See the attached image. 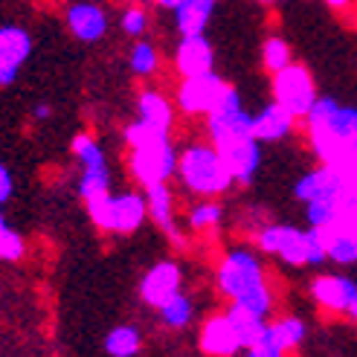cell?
Masks as SVG:
<instances>
[{
	"instance_id": "7c38bea8",
	"label": "cell",
	"mask_w": 357,
	"mask_h": 357,
	"mask_svg": "<svg viewBox=\"0 0 357 357\" xmlns=\"http://www.w3.org/2000/svg\"><path fill=\"white\" fill-rule=\"evenodd\" d=\"M215 149L224 157V163H227V169H229V174H233L236 183L247 186V183L256 181V174L261 169V142L253 134L221 142V146H215Z\"/></svg>"
},
{
	"instance_id": "4316f807",
	"label": "cell",
	"mask_w": 357,
	"mask_h": 357,
	"mask_svg": "<svg viewBox=\"0 0 357 357\" xmlns=\"http://www.w3.org/2000/svg\"><path fill=\"white\" fill-rule=\"evenodd\" d=\"M157 314H160V323H163L166 328L183 331V328L192 326V319H195V302H192V296H186L181 291V294H174L166 305H160Z\"/></svg>"
},
{
	"instance_id": "6da1fadb",
	"label": "cell",
	"mask_w": 357,
	"mask_h": 357,
	"mask_svg": "<svg viewBox=\"0 0 357 357\" xmlns=\"http://www.w3.org/2000/svg\"><path fill=\"white\" fill-rule=\"evenodd\" d=\"M305 131L319 163L357 189V108L331 96H317L305 116Z\"/></svg>"
},
{
	"instance_id": "30bf717a",
	"label": "cell",
	"mask_w": 357,
	"mask_h": 357,
	"mask_svg": "<svg viewBox=\"0 0 357 357\" xmlns=\"http://www.w3.org/2000/svg\"><path fill=\"white\" fill-rule=\"evenodd\" d=\"M181 291H183V267L174 259L154 261L139 279V299L154 311L160 305H166V302Z\"/></svg>"
},
{
	"instance_id": "7a4b0ae2",
	"label": "cell",
	"mask_w": 357,
	"mask_h": 357,
	"mask_svg": "<svg viewBox=\"0 0 357 357\" xmlns=\"http://www.w3.org/2000/svg\"><path fill=\"white\" fill-rule=\"evenodd\" d=\"M215 288L229 305L247 308L271 319L276 296H273V288L267 282V271L256 250H250V247L227 250L215 271Z\"/></svg>"
},
{
	"instance_id": "836d02e7",
	"label": "cell",
	"mask_w": 357,
	"mask_h": 357,
	"mask_svg": "<svg viewBox=\"0 0 357 357\" xmlns=\"http://www.w3.org/2000/svg\"><path fill=\"white\" fill-rule=\"evenodd\" d=\"M244 357H288V351H282L271 337L264 334V340H259V343H253V346H247L244 349Z\"/></svg>"
},
{
	"instance_id": "ffe728a7",
	"label": "cell",
	"mask_w": 357,
	"mask_h": 357,
	"mask_svg": "<svg viewBox=\"0 0 357 357\" xmlns=\"http://www.w3.org/2000/svg\"><path fill=\"white\" fill-rule=\"evenodd\" d=\"M174 114H177V108H174V102H169L166 93L154 91V87L139 91V96H137V119L149 122V125H157V128H163V131H172Z\"/></svg>"
},
{
	"instance_id": "8d00e7d4",
	"label": "cell",
	"mask_w": 357,
	"mask_h": 357,
	"mask_svg": "<svg viewBox=\"0 0 357 357\" xmlns=\"http://www.w3.org/2000/svg\"><path fill=\"white\" fill-rule=\"evenodd\" d=\"M151 3L157 6V9H166V12H174L177 6L183 3V0H151Z\"/></svg>"
},
{
	"instance_id": "8992f818",
	"label": "cell",
	"mask_w": 357,
	"mask_h": 357,
	"mask_svg": "<svg viewBox=\"0 0 357 357\" xmlns=\"http://www.w3.org/2000/svg\"><path fill=\"white\" fill-rule=\"evenodd\" d=\"M84 206L93 227L114 236H131L149 221L146 195L139 192H105L99 198L84 201Z\"/></svg>"
},
{
	"instance_id": "484cf974",
	"label": "cell",
	"mask_w": 357,
	"mask_h": 357,
	"mask_svg": "<svg viewBox=\"0 0 357 357\" xmlns=\"http://www.w3.org/2000/svg\"><path fill=\"white\" fill-rule=\"evenodd\" d=\"M326 241V259L334 264H357V233L346 229H319Z\"/></svg>"
},
{
	"instance_id": "1f68e13d",
	"label": "cell",
	"mask_w": 357,
	"mask_h": 357,
	"mask_svg": "<svg viewBox=\"0 0 357 357\" xmlns=\"http://www.w3.org/2000/svg\"><path fill=\"white\" fill-rule=\"evenodd\" d=\"M149 24H151V17H149V12L142 9L139 3H131L122 9V17H119V29L128 35V38H142V35H146V29H149Z\"/></svg>"
},
{
	"instance_id": "44dd1931",
	"label": "cell",
	"mask_w": 357,
	"mask_h": 357,
	"mask_svg": "<svg viewBox=\"0 0 357 357\" xmlns=\"http://www.w3.org/2000/svg\"><path fill=\"white\" fill-rule=\"evenodd\" d=\"M267 337L282 349V351H294L305 343L308 337V326L305 319L296 317V314H284V317H276L267 323Z\"/></svg>"
},
{
	"instance_id": "83f0119b",
	"label": "cell",
	"mask_w": 357,
	"mask_h": 357,
	"mask_svg": "<svg viewBox=\"0 0 357 357\" xmlns=\"http://www.w3.org/2000/svg\"><path fill=\"white\" fill-rule=\"evenodd\" d=\"M128 70L137 79H151L160 70V50L146 38H137L128 52Z\"/></svg>"
},
{
	"instance_id": "d6986e66",
	"label": "cell",
	"mask_w": 357,
	"mask_h": 357,
	"mask_svg": "<svg viewBox=\"0 0 357 357\" xmlns=\"http://www.w3.org/2000/svg\"><path fill=\"white\" fill-rule=\"evenodd\" d=\"M253 137L261 142H282V139H288L291 134H294V128H296V119L282 108V105H276V102H271V105H264L261 111H256L253 114Z\"/></svg>"
},
{
	"instance_id": "9a60e30c",
	"label": "cell",
	"mask_w": 357,
	"mask_h": 357,
	"mask_svg": "<svg viewBox=\"0 0 357 357\" xmlns=\"http://www.w3.org/2000/svg\"><path fill=\"white\" fill-rule=\"evenodd\" d=\"M174 70L181 73V79L212 73V70H215V47L206 38V32L204 35H181V44L174 50Z\"/></svg>"
},
{
	"instance_id": "ab89813d",
	"label": "cell",
	"mask_w": 357,
	"mask_h": 357,
	"mask_svg": "<svg viewBox=\"0 0 357 357\" xmlns=\"http://www.w3.org/2000/svg\"><path fill=\"white\" fill-rule=\"evenodd\" d=\"M256 3H261V6H273V3H282V0H256Z\"/></svg>"
},
{
	"instance_id": "52a82bcc",
	"label": "cell",
	"mask_w": 357,
	"mask_h": 357,
	"mask_svg": "<svg viewBox=\"0 0 357 357\" xmlns=\"http://www.w3.org/2000/svg\"><path fill=\"white\" fill-rule=\"evenodd\" d=\"M271 91H273V102L282 105L296 122L308 116V111L314 108V102L319 96L311 70L305 64H296V61L276 70L273 82H271Z\"/></svg>"
},
{
	"instance_id": "b9f144b4",
	"label": "cell",
	"mask_w": 357,
	"mask_h": 357,
	"mask_svg": "<svg viewBox=\"0 0 357 357\" xmlns=\"http://www.w3.org/2000/svg\"><path fill=\"white\" fill-rule=\"evenodd\" d=\"M128 3H131V0H128Z\"/></svg>"
},
{
	"instance_id": "ac0fdd59",
	"label": "cell",
	"mask_w": 357,
	"mask_h": 357,
	"mask_svg": "<svg viewBox=\"0 0 357 357\" xmlns=\"http://www.w3.org/2000/svg\"><path fill=\"white\" fill-rule=\"evenodd\" d=\"M146 195V206H149V218L163 229V233L174 241V244H183L181 238V229H177V215H174V192L169 189V183H157L142 189Z\"/></svg>"
},
{
	"instance_id": "d6a6232c",
	"label": "cell",
	"mask_w": 357,
	"mask_h": 357,
	"mask_svg": "<svg viewBox=\"0 0 357 357\" xmlns=\"http://www.w3.org/2000/svg\"><path fill=\"white\" fill-rule=\"evenodd\" d=\"M111 192V172H82L79 177V195L82 201L99 198V195Z\"/></svg>"
},
{
	"instance_id": "e575fe53",
	"label": "cell",
	"mask_w": 357,
	"mask_h": 357,
	"mask_svg": "<svg viewBox=\"0 0 357 357\" xmlns=\"http://www.w3.org/2000/svg\"><path fill=\"white\" fill-rule=\"evenodd\" d=\"M12 195H15V177L6 163H0V209L12 201Z\"/></svg>"
},
{
	"instance_id": "5bb4252c",
	"label": "cell",
	"mask_w": 357,
	"mask_h": 357,
	"mask_svg": "<svg viewBox=\"0 0 357 357\" xmlns=\"http://www.w3.org/2000/svg\"><path fill=\"white\" fill-rule=\"evenodd\" d=\"M198 349L206 357H238L244 351L238 334H236V326L229 323L227 311L204 319V326L198 331Z\"/></svg>"
},
{
	"instance_id": "e0dca14e",
	"label": "cell",
	"mask_w": 357,
	"mask_h": 357,
	"mask_svg": "<svg viewBox=\"0 0 357 357\" xmlns=\"http://www.w3.org/2000/svg\"><path fill=\"white\" fill-rule=\"evenodd\" d=\"M346 186H349V183H346L334 169H328V166L319 163L317 169L305 172V174H302L299 181H296V186H294V198H296L299 204L331 201V198H337V195H340Z\"/></svg>"
},
{
	"instance_id": "2e32d148",
	"label": "cell",
	"mask_w": 357,
	"mask_h": 357,
	"mask_svg": "<svg viewBox=\"0 0 357 357\" xmlns=\"http://www.w3.org/2000/svg\"><path fill=\"white\" fill-rule=\"evenodd\" d=\"M311 299L317 302L323 311H331V314H346L349 302L354 299L357 294V282L351 276H343V273H319L311 284Z\"/></svg>"
},
{
	"instance_id": "d590c367",
	"label": "cell",
	"mask_w": 357,
	"mask_h": 357,
	"mask_svg": "<svg viewBox=\"0 0 357 357\" xmlns=\"http://www.w3.org/2000/svg\"><path fill=\"white\" fill-rule=\"evenodd\" d=\"M52 116V105H47V102H38L32 108V119H38V122H44V119H50Z\"/></svg>"
},
{
	"instance_id": "5b68a950",
	"label": "cell",
	"mask_w": 357,
	"mask_h": 357,
	"mask_svg": "<svg viewBox=\"0 0 357 357\" xmlns=\"http://www.w3.org/2000/svg\"><path fill=\"white\" fill-rule=\"evenodd\" d=\"M256 244H259L261 253L279 259L288 267H311V264L328 261L323 233L314 227L302 229L294 224H267L259 229Z\"/></svg>"
},
{
	"instance_id": "3957f363",
	"label": "cell",
	"mask_w": 357,
	"mask_h": 357,
	"mask_svg": "<svg viewBox=\"0 0 357 357\" xmlns=\"http://www.w3.org/2000/svg\"><path fill=\"white\" fill-rule=\"evenodd\" d=\"M122 139L128 146V172L139 189L169 183L177 174V149L172 142V131L134 119L125 125Z\"/></svg>"
},
{
	"instance_id": "f546056e",
	"label": "cell",
	"mask_w": 357,
	"mask_h": 357,
	"mask_svg": "<svg viewBox=\"0 0 357 357\" xmlns=\"http://www.w3.org/2000/svg\"><path fill=\"white\" fill-rule=\"evenodd\" d=\"M294 61V50H291V44L282 38V35H271V38H264V44H261V64H264V70L267 73H276V70H282V67H288Z\"/></svg>"
},
{
	"instance_id": "ba28073f",
	"label": "cell",
	"mask_w": 357,
	"mask_h": 357,
	"mask_svg": "<svg viewBox=\"0 0 357 357\" xmlns=\"http://www.w3.org/2000/svg\"><path fill=\"white\" fill-rule=\"evenodd\" d=\"M206 134L212 146H221V142H229L236 137H250L253 134V114L244 108L241 93L236 91L233 84L224 91V96L218 99V105L212 108L206 116Z\"/></svg>"
},
{
	"instance_id": "8fae6325",
	"label": "cell",
	"mask_w": 357,
	"mask_h": 357,
	"mask_svg": "<svg viewBox=\"0 0 357 357\" xmlns=\"http://www.w3.org/2000/svg\"><path fill=\"white\" fill-rule=\"evenodd\" d=\"M32 50H35V41H32L29 29L17 26V24L0 26V87L15 84L24 64L29 61Z\"/></svg>"
},
{
	"instance_id": "f35d334b",
	"label": "cell",
	"mask_w": 357,
	"mask_h": 357,
	"mask_svg": "<svg viewBox=\"0 0 357 357\" xmlns=\"http://www.w3.org/2000/svg\"><path fill=\"white\" fill-rule=\"evenodd\" d=\"M346 317H351L354 323H357V294H354V299L349 302V308H346Z\"/></svg>"
},
{
	"instance_id": "4dcf8cb0",
	"label": "cell",
	"mask_w": 357,
	"mask_h": 357,
	"mask_svg": "<svg viewBox=\"0 0 357 357\" xmlns=\"http://www.w3.org/2000/svg\"><path fill=\"white\" fill-rule=\"evenodd\" d=\"M24 253H26L24 236L3 218V209H0V261H21Z\"/></svg>"
},
{
	"instance_id": "277c9868",
	"label": "cell",
	"mask_w": 357,
	"mask_h": 357,
	"mask_svg": "<svg viewBox=\"0 0 357 357\" xmlns=\"http://www.w3.org/2000/svg\"><path fill=\"white\" fill-rule=\"evenodd\" d=\"M186 192L201 198H218L236 186L224 157L212 142H192L183 151H177V174Z\"/></svg>"
},
{
	"instance_id": "7402d4cb",
	"label": "cell",
	"mask_w": 357,
	"mask_h": 357,
	"mask_svg": "<svg viewBox=\"0 0 357 357\" xmlns=\"http://www.w3.org/2000/svg\"><path fill=\"white\" fill-rule=\"evenodd\" d=\"M212 3L204 0H183L181 6L174 9V26L181 35H204L209 21H212Z\"/></svg>"
},
{
	"instance_id": "4fadbf2b",
	"label": "cell",
	"mask_w": 357,
	"mask_h": 357,
	"mask_svg": "<svg viewBox=\"0 0 357 357\" xmlns=\"http://www.w3.org/2000/svg\"><path fill=\"white\" fill-rule=\"evenodd\" d=\"M64 24H67V32L73 35L76 41L82 44H96L108 35V12H105L99 3L93 0H73L64 12Z\"/></svg>"
},
{
	"instance_id": "603a6c76",
	"label": "cell",
	"mask_w": 357,
	"mask_h": 357,
	"mask_svg": "<svg viewBox=\"0 0 357 357\" xmlns=\"http://www.w3.org/2000/svg\"><path fill=\"white\" fill-rule=\"evenodd\" d=\"M102 349L108 357H137L142 351V331L131 323L114 326L102 340Z\"/></svg>"
},
{
	"instance_id": "60d3db41",
	"label": "cell",
	"mask_w": 357,
	"mask_h": 357,
	"mask_svg": "<svg viewBox=\"0 0 357 357\" xmlns=\"http://www.w3.org/2000/svg\"><path fill=\"white\" fill-rule=\"evenodd\" d=\"M204 3H212V6H215V3H218V0H204Z\"/></svg>"
},
{
	"instance_id": "d4e9b609",
	"label": "cell",
	"mask_w": 357,
	"mask_h": 357,
	"mask_svg": "<svg viewBox=\"0 0 357 357\" xmlns=\"http://www.w3.org/2000/svg\"><path fill=\"white\" fill-rule=\"evenodd\" d=\"M227 317H229V323L236 326V334H238V340H241V349L264 340L267 323H271L267 317H259V314L247 311V308H238V305H229V308H227Z\"/></svg>"
},
{
	"instance_id": "9c48e42d",
	"label": "cell",
	"mask_w": 357,
	"mask_h": 357,
	"mask_svg": "<svg viewBox=\"0 0 357 357\" xmlns=\"http://www.w3.org/2000/svg\"><path fill=\"white\" fill-rule=\"evenodd\" d=\"M227 87H229V82H224L215 70H212V73H201V76H186L177 84L174 108L183 116H206L218 105Z\"/></svg>"
},
{
	"instance_id": "f1b7e54d",
	"label": "cell",
	"mask_w": 357,
	"mask_h": 357,
	"mask_svg": "<svg viewBox=\"0 0 357 357\" xmlns=\"http://www.w3.org/2000/svg\"><path fill=\"white\" fill-rule=\"evenodd\" d=\"M221 221H224V206L215 198H204L201 204H195L186 215V224L195 233H209V229H215Z\"/></svg>"
},
{
	"instance_id": "74e56055",
	"label": "cell",
	"mask_w": 357,
	"mask_h": 357,
	"mask_svg": "<svg viewBox=\"0 0 357 357\" xmlns=\"http://www.w3.org/2000/svg\"><path fill=\"white\" fill-rule=\"evenodd\" d=\"M323 3L331 9H346V6H351V0H323Z\"/></svg>"
},
{
	"instance_id": "cb8c5ba5",
	"label": "cell",
	"mask_w": 357,
	"mask_h": 357,
	"mask_svg": "<svg viewBox=\"0 0 357 357\" xmlns=\"http://www.w3.org/2000/svg\"><path fill=\"white\" fill-rule=\"evenodd\" d=\"M70 151H73L82 172H111L108 154H105L102 142L93 134H76L73 142H70Z\"/></svg>"
}]
</instances>
